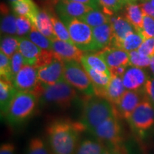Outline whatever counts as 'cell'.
<instances>
[{"label": "cell", "mask_w": 154, "mask_h": 154, "mask_svg": "<svg viewBox=\"0 0 154 154\" xmlns=\"http://www.w3.org/2000/svg\"><path fill=\"white\" fill-rule=\"evenodd\" d=\"M8 1H9L11 2V4H12L13 2H16L17 0H8Z\"/></svg>", "instance_id": "obj_52"}, {"label": "cell", "mask_w": 154, "mask_h": 154, "mask_svg": "<svg viewBox=\"0 0 154 154\" xmlns=\"http://www.w3.org/2000/svg\"><path fill=\"white\" fill-rule=\"evenodd\" d=\"M128 121L133 129L140 136H143L153 126L154 106L146 96L133 111Z\"/></svg>", "instance_id": "obj_8"}, {"label": "cell", "mask_w": 154, "mask_h": 154, "mask_svg": "<svg viewBox=\"0 0 154 154\" xmlns=\"http://www.w3.org/2000/svg\"><path fill=\"white\" fill-rule=\"evenodd\" d=\"M84 131L79 121L57 119L50 123L47 136L51 154H74Z\"/></svg>", "instance_id": "obj_1"}, {"label": "cell", "mask_w": 154, "mask_h": 154, "mask_svg": "<svg viewBox=\"0 0 154 154\" xmlns=\"http://www.w3.org/2000/svg\"><path fill=\"white\" fill-rule=\"evenodd\" d=\"M0 76L1 79L12 82L13 72L11 58L7 57L2 51L0 52Z\"/></svg>", "instance_id": "obj_34"}, {"label": "cell", "mask_w": 154, "mask_h": 154, "mask_svg": "<svg viewBox=\"0 0 154 154\" xmlns=\"http://www.w3.org/2000/svg\"><path fill=\"white\" fill-rule=\"evenodd\" d=\"M119 1L125 3V4H126H126H127V2H126V0H119Z\"/></svg>", "instance_id": "obj_51"}, {"label": "cell", "mask_w": 154, "mask_h": 154, "mask_svg": "<svg viewBox=\"0 0 154 154\" xmlns=\"http://www.w3.org/2000/svg\"><path fill=\"white\" fill-rule=\"evenodd\" d=\"M81 63L84 67H89L98 72L104 73L111 76L106 63L97 53L85 52L81 59Z\"/></svg>", "instance_id": "obj_25"}, {"label": "cell", "mask_w": 154, "mask_h": 154, "mask_svg": "<svg viewBox=\"0 0 154 154\" xmlns=\"http://www.w3.org/2000/svg\"><path fill=\"white\" fill-rule=\"evenodd\" d=\"M64 79L71 86L86 96L95 95L94 86L82 63L64 61Z\"/></svg>", "instance_id": "obj_6"}, {"label": "cell", "mask_w": 154, "mask_h": 154, "mask_svg": "<svg viewBox=\"0 0 154 154\" xmlns=\"http://www.w3.org/2000/svg\"><path fill=\"white\" fill-rule=\"evenodd\" d=\"M148 77L143 69L131 66L127 68L122 80L126 90L137 91L143 88Z\"/></svg>", "instance_id": "obj_15"}, {"label": "cell", "mask_w": 154, "mask_h": 154, "mask_svg": "<svg viewBox=\"0 0 154 154\" xmlns=\"http://www.w3.org/2000/svg\"><path fill=\"white\" fill-rule=\"evenodd\" d=\"M105 146L99 140L85 139L80 141L74 154H101Z\"/></svg>", "instance_id": "obj_29"}, {"label": "cell", "mask_w": 154, "mask_h": 154, "mask_svg": "<svg viewBox=\"0 0 154 154\" xmlns=\"http://www.w3.org/2000/svg\"><path fill=\"white\" fill-rule=\"evenodd\" d=\"M47 10L51 14V19L54 31V33L58 39L73 44L72 38H71L70 35H69L68 29H67L66 25L64 24V23L56 16L55 13H54L52 9H47Z\"/></svg>", "instance_id": "obj_30"}, {"label": "cell", "mask_w": 154, "mask_h": 154, "mask_svg": "<svg viewBox=\"0 0 154 154\" xmlns=\"http://www.w3.org/2000/svg\"><path fill=\"white\" fill-rule=\"evenodd\" d=\"M139 34L143 36L144 40L154 37V18L143 15V28Z\"/></svg>", "instance_id": "obj_38"}, {"label": "cell", "mask_w": 154, "mask_h": 154, "mask_svg": "<svg viewBox=\"0 0 154 154\" xmlns=\"http://www.w3.org/2000/svg\"><path fill=\"white\" fill-rule=\"evenodd\" d=\"M121 126L117 116L107 119L91 131V134L102 143H106L108 149H113L122 145Z\"/></svg>", "instance_id": "obj_7"}, {"label": "cell", "mask_w": 154, "mask_h": 154, "mask_svg": "<svg viewBox=\"0 0 154 154\" xmlns=\"http://www.w3.org/2000/svg\"><path fill=\"white\" fill-rule=\"evenodd\" d=\"M70 1L76 2H79L84 5H86L88 7H91L93 9H99L100 10L101 9V6L99 2V0H70Z\"/></svg>", "instance_id": "obj_44"}, {"label": "cell", "mask_w": 154, "mask_h": 154, "mask_svg": "<svg viewBox=\"0 0 154 154\" xmlns=\"http://www.w3.org/2000/svg\"><path fill=\"white\" fill-rule=\"evenodd\" d=\"M11 6L16 16L26 17L34 25L38 8L33 0H17Z\"/></svg>", "instance_id": "obj_23"}, {"label": "cell", "mask_w": 154, "mask_h": 154, "mask_svg": "<svg viewBox=\"0 0 154 154\" xmlns=\"http://www.w3.org/2000/svg\"><path fill=\"white\" fill-rule=\"evenodd\" d=\"M110 151L113 154H128L126 150L124 149V147L122 145L117 146V147L113 148V149H109Z\"/></svg>", "instance_id": "obj_46"}, {"label": "cell", "mask_w": 154, "mask_h": 154, "mask_svg": "<svg viewBox=\"0 0 154 154\" xmlns=\"http://www.w3.org/2000/svg\"><path fill=\"white\" fill-rule=\"evenodd\" d=\"M11 67H12V72L13 76H14L15 74L19 72L21 69L24 66L25 63L24 58H23L22 55L19 51H17L12 57H11ZM14 78V77H13Z\"/></svg>", "instance_id": "obj_41"}, {"label": "cell", "mask_w": 154, "mask_h": 154, "mask_svg": "<svg viewBox=\"0 0 154 154\" xmlns=\"http://www.w3.org/2000/svg\"><path fill=\"white\" fill-rule=\"evenodd\" d=\"M81 21L89 25L91 27H96L100 25L107 24L110 21V17H108L103 11L99 9H92L79 19Z\"/></svg>", "instance_id": "obj_28"}, {"label": "cell", "mask_w": 154, "mask_h": 154, "mask_svg": "<svg viewBox=\"0 0 154 154\" xmlns=\"http://www.w3.org/2000/svg\"><path fill=\"white\" fill-rule=\"evenodd\" d=\"M38 103V99L34 94L28 91H17L5 118L11 125L22 124L32 116Z\"/></svg>", "instance_id": "obj_4"}, {"label": "cell", "mask_w": 154, "mask_h": 154, "mask_svg": "<svg viewBox=\"0 0 154 154\" xmlns=\"http://www.w3.org/2000/svg\"><path fill=\"white\" fill-rule=\"evenodd\" d=\"M33 26L51 41L57 39L51 22V14L47 9H38Z\"/></svg>", "instance_id": "obj_19"}, {"label": "cell", "mask_w": 154, "mask_h": 154, "mask_svg": "<svg viewBox=\"0 0 154 154\" xmlns=\"http://www.w3.org/2000/svg\"><path fill=\"white\" fill-rule=\"evenodd\" d=\"M17 17V35L18 36H26L32 30L33 25L25 17Z\"/></svg>", "instance_id": "obj_37"}, {"label": "cell", "mask_w": 154, "mask_h": 154, "mask_svg": "<svg viewBox=\"0 0 154 154\" xmlns=\"http://www.w3.org/2000/svg\"><path fill=\"white\" fill-rule=\"evenodd\" d=\"M123 16L134 26V28L140 33L143 28V13L140 5L136 2L127 3L124 6V11Z\"/></svg>", "instance_id": "obj_20"}, {"label": "cell", "mask_w": 154, "mask_h": 154, "mask_svg": "<svg viewBox=\"0 0 154 154\" xmlns=\"http://www.w3.org/2000/svg\"><path fill=\"white\" fill-rule=\"evenodd\" d=\"M126 88L120 76L111 75L110 82L107 86L105 93V99L109 100L113 105L116 104L124 95Z\"/></svg>", "instance_id": "obj_24"}, {"label": "cell", "mask_w": 154, "mask_h": 154, "mask_svg": "<svg viewBox=\"0 0 154 154\" xmlns=\"http://www.w3.org/2000/svg\"><path fill=\"white\" fill-rule=\"evenodd\" d=\"M1 33L3 35H17V17L9 12L5 4L1 6Z\"/></svg>", "instance_id": "obj_26"}, {"label": "cell", "mask_w": 154, "mask_h": 154, "mask_svg": "<svg viewBox=\"0 0 154 154\" xmlns=\"http://www.w3.org/2000/svg\"><path fill=\"white\" fill-rule=\"evenodd\" d=\"M96 53L103 59L109 70L119 66H130L129 54L123 49L106 47Z\"/></svg>", "instance_id": "obj_13"}, {"label": "cell", "mask_w": 154, "mask_h": 154, "mask_svg": "<svg viewBox=\"0 0 154 154\" xmlns=\"http://www.w3.org/2000/svg\"><path fill=\"white\" fill-rule=\"evenodd\" d=\"M142 90L146 97L154 106V77H148Z\"/></svg>", "instance_id": "obj_40"}, {"label": "cell", "mask_w": 154, "mask_h": 154, "mask_svg": "<svg viewBox=\"0 0 154 154\" xmlns=\"http://www.w3.org/2000/svg\"><path fill=\"white\" fill-rule=\"evenodd\" d=\"M33 94L37 97L39 104L60 109L70 108L77 99L76 89L66 81L54 85H47L40 82Z\"/></svg>", "instance_id": "obj_2"}, {"label": "cell", "mask_w": 154, "mask_h": 154, "mask_svg": "<svg viewBox=\"0 0 154 154\" xmlns=\"http://www.w3.org/2000/svg\"><path fill=\"white\" fill-rule=\"evenodd\" d=\"M149 1L151 2V4L153 5V7H154V0H149Z\"/></svg>", "instance_id": "obj_50"}, {"label": "cell", "mask_w": 154, "mask_h": 154, "mask_svg": "<svg viewBox=\"0 0 154 154\" xmlns=\"http://www.w3.org/2000/svg\"><path fill=\"white\" fill-rule=\"evenodd\" d=\"M0 154H17L16 146L11 142H6L0 146Z\"/></svg>", "instance_id": "obj_42"}, {"label": "cell", "mask_w": 154, "mask_h": 154, "mask_svg": "<svg viewBox=\"0 0 154 154\" xmlns=\"http://www.w3.org/2000/svg\"><path fill=\"white\" fill-rule=\"evenodd\" d=\"M84 68L88 74L89 78L91 79L94 86L95 95L104 98L106 89L107 86L109 85L111 76L104 74V73L98 72V71L94 70L89 67L84 66Z\"/></svg>", "instance_id": "obj_21"}, {"label": "cell", "mask_w": 154, "mask_h": 154, "mask_svg": "<svg viewBox=\"0 0 154 154\" xmlns=\"http://www.w3.org/2000/svg\"><path fill=\"white\" fill-rule=\"evenodd\" d=\"M143 11V15H148L154 18V7L149 0H143V3L140 5Z\"/></svg>", "instance_id": "obj_43"}, {"label": "cell", "mask_w": 154, "mask_h": 154, "mask_svg": "<svg viewBox=\"0 0 154 154\" xmlns=\"http://www.w3.org/2000/svg\"><path fill=\"white\" fill-rule=\"evenodd\" d=\"M17 90L8 81L0 80V109L1 115L5 117L10 104L16 96Z\"/></svg>", "instance_id": "obj_22"}, {"label": "cell", "mask_w": 154, "mask_h": 154, "mask_svg": "<svg viewBox=\"0 0 154 154\" xmlns=\"http://www.w3.org/2000/svg\"><path fill=\"white\" fill-rule=\"evenodd\" d=\"M128 67V66H119L114 67V68L110 69V72L111 75H115V76H120L122 78Z\"/></svg>", "instance_id": "obj_45"}, {"label": "cell", "mask_w": 154, "mask_h": 154, "mask_svg": "<svg viewBox=\"0 0 154 154\" xmlns=\"http://www.w3.org/2000/svg\"><path fill=\"white\" fill-rule=\"evenodd\" d=\"M68 29L73 44L84 52H95L92 27L80 19L67 16H59Z\"/></svg>", "instance_id": "obj_5"}, {"label": "cell", "mask_w": 154, "mask_h": 154, "mask_svg": "<svg viewBox=\"0 0 154 154\" xmlns=\"http://www.w3.org/2000/svg\"><path fill=\"white\" fill-rule=\"evenodd\" d=\"M138 0H126L127 3H129V2H136Z\"/></svg>", "instance_id": "obj_49"}, {"label": "cell", "mask_w": 154, "mask_h": 154, "mask_svg": "<svg viewBox=\"0 0 154 154\" xmlns=\"http://www.w3.org/2000/svg\"><path fill=\"white\" fill-rule=\"evenodd\" d=\"M55 9L59 17L67 16L77 19L93 9L84 4L70 0H59L56 5Z\"/></svg>", "instance_id": "obj_14"}, {"label": "cell", "mask_w": 154, "mask_h": 154, "mask_svg": "<svg viewBox=\"0 0 154 154\" xmlns=\"http://www.w3.org/2000/svg\"><path fill=\"white\" fill-rule=\"evenodd\" d=\"M143 41L144 38L143 36L137 32H134L128 34L121 41L115 43L112 46V47L118 48V49H123L124 51L130 52V51H135V50H138Z\"/></svg>", "instance_id": "obj_27"}, {"label": "cell", "mask_w": 154, "mask_h": 154, "mask_svg": "<svg viewBox=\"0 0 154 154\" xmlns=\"http://www.w3.org/2000/svg\"><path fill=\"white\" fill-rule=\"evenodd\" d=\"M39 83L37 68L30 65H24L19 72L14 75L11 84L18 91L34 93Z\"/></svg>", "instance_id": "obj_9"}, {"label": "cell", "mask_w": 154, "mask_h": 154, "mask_svg": "<svg viewBox=\"0 0 154 154\" xmlns=\"http://www.w3.org/2000/svg\"><path fill=\"white\" fill-rule=\"evenodd\" d=\"M37 72L39 82L47 85H54L65 81L64 63L57 57L49 64L37 68Z\"/></svg>", "instance_id": "obj_11"}, {"label": "cell", "mask_w": 154, "mask_h": 154, "mask_svg": "<svg viewBox=\"0 0 154 154\" xmlns=\"http://www.w3.org/2000/svg\"><path fill=\"white\" fill-rule=\"evenodd\" d=\"M24 154H51L49 146L40 137L31 138Z\"/></svg>", "instance_id": "obj_33"}, {"label": "cell", "mask_w": 154, "mask_h": 154, "mask_svg": "<svg viewBox=\"0 0 154 154\" xmlns=\"http://www.w3.org/2000/svg\"><path fill=\"white\" fill-rule=\"evenodd\" d=\"M19 51L18 36L3 35L1 37V51L11 58Z\"/></svg>", "instance_id": "obj_31"}, {"label": "cell", "mask_w": 154, "mask_h": 154, "mask_svg": "<svg viewBox=\"0 0 154 154\" xmlns=\"http://www.w3.org/2000/svg\"><path fill=\"white\" fill-rule=\"evenodd\" d=\"M52 51L55 57L63 62L71 61L81 62V59L84 54V51L77 48L74 44L58 38L52 41Z\"/></svg>", "instance_id": "obj_12"}, {"label": "cell", "mask_w": 154, "mask_h": 154, "mask_svg": "<svg viewBox=\"0 0 154 154\" xmlns=\"http://www.w3.org/2000/svg\"><path fill=\"white\" fill-rule=\"evenodd\" d=\"M150 69H151L152 73L154 75V57H151V63H150Z\"/></svg>", "instance_id": "obj_47"}, {"label": "cell", "mask_w": 154, "mask_h": 154, "mask_svg": "<svg viewBox=\"0 0 154 154\" xmlns=\"http://www.w3.org/2000/svg\"><path fill=\"white\" fill-rule=\"evenodd\" d=\"M25 37L29 38L30 41H32L42 49L52 50V41L46 36H44L43 34H42L34 26L31 32Z\"/></svg>", "instance_id": "obj_32"}, {"label": "cell", "mask_w": 154, "mask_h": 154, "mask_svg": "<svg viewBox=\"0 0 154 154\" xmlns=\"http://www.w3.org/2000/svg\"><path fill=\"white\" fill-rule=\"evenodd\" d=\"M129 54L130 66H137L140 68H146L150 66L151 57L140 54L138 50L128 52Z\"/></svg>", "instance_id": "obj_36"}, {"label": "cell", "mask_w": 154, "mask_h": 154, "mask_svg": "<svg viewBox=\"0 0 154 154\" xmlns=\"http://www.w3.org/2000/svg\"><path fill=\"white\" fill-rule=\"evenodd\" d=\"M101 154H113V153H111V152L110 151V150L108 149V148L105 147L104 149L103 150V151L101 152Z\"/></svg>", "instance_id": "obj_48"}, {"label": "cell", "mask_w": 154, "mask_h": 154, "mask_svg": "<svg viewBox=\"0 0 154 154\" xmlns=\"http://www.w3.org/2000/svg\"><path fill=\"white\" fill-rule=\"evenodd\" d=\"M144 98L145 95L142 89L141 91L126 90L118 103L113 105L116 115L118 118L128 120L133 111Z\"/></svg>", "instance_id": "obj_10"}, {"label": "cell", "mask_w": 154, "mask_h": 154, "mask_svg": "<svg viewBox=\"0 0 154 154\" xmlns=\"http://www.w3.org/2000/svg\"><path fill=\"white\" fill-rule=\"evenodd\" d=\"M109 24H111L113 34V39L110 47H112L116 42L124 39L128 34L136 32L134 26L124 17L119 15H113L110 17Z\"/></svg>", "instance_id": "obj_17"}, {"label": "cell", "mask_w": 154, "mask_h": 154, "mask_svg": "<svg viewBox=\"0 0 154 154\" xmlns=\"http://www.w3.org/2000/svg\"><path fill=\"white\" fill-rule=\"evenodd\" d=\"M92 32L95 52L111 47L113 34L111 24L109 23L93 27Z\"/></svg>", "instance_id": "obj_18"}, {"label": "cell", "mask_w": 154, "mask_h": 154, "mask_svg": "<svg viewBox=\"0 0 154 154\" xmlns=\"http://www.w3.org/2000/svg\"><path fill=\"white\" fill-rule=\"evenodd\" d=\"M138 51L142 54L154 57V37L145 39L140 47L138 49Z\"/></svg>", "instance_id": "obj_39"}, {"label": "cell", "mask_w": 154, "mask_h": 154, "mask_svg": "<svg viewBox=\"0 0 154 154\" xmlns=\"http://www.w3.org/2000/svg\"><path fill=\"white\" fill-rule=\"evenodd\" d=\"M102 11L108 17H111L124 7L126 4L119 0H99Z\"/></svg>", "instance_id": "obj_35"}, {"label": "cell", "mask_w": 154, "mask_h": 154, "mask_svg": "<svg viewBox=\"0 0 154 154\" xmlns=\"http://www.w3.org/2000/svg\"><path fill=\"white\" fill-rule=\"evenodd\" d=\"M18 40L19 51L24 58L25 64L35 66L43 49L25 36H18Z\"/></svg>", "instance_id": "obj_16"}, {"label": "cell", "mask_w": 154, "mask_h": 154, "mask_svg": "<svg viewBox=\"0 0 154 154\" xmlns=\"http://www.w3.org/2000/svg\"><path fill=\"white\" fill-rule=\"evenodd\" d=\"M115 115L114 107L109 100L94 95L88 96L84 101L79 121L84 131L91 132L102 122Z\"/></svg>", "instance_id": "obj_3"}]
</instances>
